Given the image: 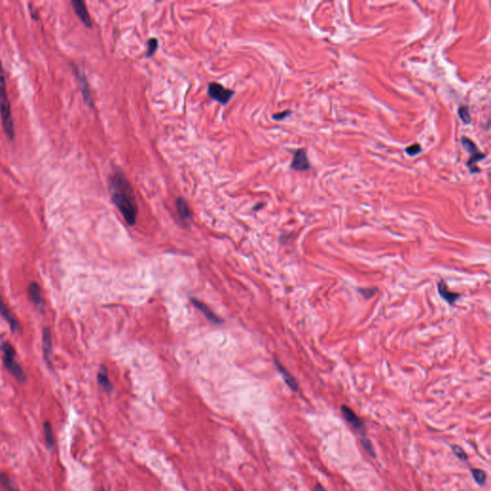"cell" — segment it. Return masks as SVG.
<instances>
[{
  "mask_svg": "<svg viewBox=\"0 0 491 491\" xmlns=\"http://www.w3.org/2000/svg\"><path fill=\"white\" fill-rule=\"evenodd\" d=\"M109 190L111 201L118 208L128 225L134 226L138 214L136 194L132 183L120 168H115L110 175Z\"/></svg>",
  "mask_w": 491,
  "mask_h": 491,
  "instance_id": "1",
  "label": "cell"
},
{
  "mask_svg": "<svg viewBox=\"0 0 491 491\" xmlns=\"http://www.w3.org/2000/svg\"><path fill=\"white\" fill-rule=\"evenodd\" d=\"M0 117H1V123H2L3 130L5 132V135L8 137L9 140L13 141L16 136V132L14 126V120L12 116L11 104L7 95V86H6L4 68L2 66L1 59H0Z\"/></svg>",
  "mask_w": 491,
  "mask_h": 491,
  "instance_id": "2",
  "label": "cell"
},
{
  "mask_svg": "<svg viewBox=\"0 0 491 491\" xmlns=\"http://www.w3.org/2000/svg\"><path fill=\"white\" fill-rule=\"evenodd\" d=\"M0 350L2 352L3 363L5 364L7 371L11 373L17 381L23 383L26 381V375L22 367L19 365L16 360V350L14 347L7 342H3L0 346Z\"/></svg>",
  "mask_w": 491,
  "mask_h": 491,
  "instance_id": "3",
  "label": "cell"
},
{
  "mask_svg": "<svg viewBox=\"0 0 491 491\" xmlns=\"http://www.w3.org/2000/svg\"><path fill=\"white\" fill-rule=\"evenodd\" d=\"M462 144H463L464 148L467 151V152L470 154V158H469V160H468L467 163H466L467 167L469 168L471 173H478V172H480V170L476 166V164L479 161L483 160L485 158V155L482 152H480L479 149H478V147H477V145L475 144L474 142L471 139H469L467 137H463Z\"/></svg>",
  "mask_w": 491,
  "mask_h": 491,
  "instance_id": "4",
  "label": "cell"
},
{
  "mask_svg": "<svg viewBox=\"0 0 491 491\" xmlns=\"http://www.w3.org/2000/svg\"><path fill=\"white\" fill-rule=\"evenodd\" d=\"M207 94L213 100L219 102L222 105H227L229 100L233 97L234 91L229 88H226L225 86H223L218 83H210L208 85Z\"/></svg>",
  "mask_w": 491,
  "mask_h": 491,
  "instance_id": "5",
  "label": "cell"
},
{
  "mask_svg": "<svg viewBox=\"0 0 491 491\" xmlns=\"http://www.w3.org/2000/svg\"><path fill=\"white\" fill-rule=\"evenodd\" d=\"M72 68H73V72L76 76V79L78 80V83L80 84V87H81V91H82V94H83V97H84V101H85L86 106H88L89 108H94V99H93V95H91V93H90V88H89V85H88V83H87V80L85 78V75L84 74V72L78 68L75 65H72Z\"/></svg>",
  "mask_w": 491,
  "mask_h": 491,
  "instance_id": "6",
  "label": "cell"
},
{
  "mask_svg": "<svg viewBox=\"0 0 491 491\" xmlns=\"http://www.w3.org/2000/svg\"><path fill=\"white\" fill-rule=\"evenodd\" d=\"M342 413L344 415V417L347 419V422L350 424L357 432L361 435L362 437H365V426L364 422L358 417V415L347 405H343L342 408Z\"/></svg>",
  "mask_w": 491,
  "mask_h": 491,
  "instance_id": "7",
  "label": "cell"
},
{
  "mask_svg": "<svg viewBox=\"0 0 491 491\" xmlns=\"http://www.w3.org/2000/svg\"><path fill=\"white\" fill-rule=\"evenodd\" d=\"M72 8L74 10L77 17L80 18V20L84 23V25L87 28L93 27V20L89 16V13L87 11V8L85 6V2L82 0H72L71 2Z\"/></svg>",
  "mask_w": 491,
  "mask_h": 491,
  "instance_id": "8",
  "label": "cell"
},
{
  "mask_svg": "<svg viewBox=\"0 0 491 491\" xmlns=\"http://www.w3.org/2000/svg\"><path fill=\"white\" fill-rule=\"evenodd\" d=\"M291 168L295 171H307L311 168V164L308 161L305 150L299 149L295 152L294 159L291 163Z\"/></svg>",
  "mask_w": 491,
  "mask_h": 491,
  "instance_id": "9",
  "label": "cell"
},
{
  "mask_svg": "<svg viewBox=\"0 0 491 491\" xmlns=\"http://www.w3.org/2000/svg\"><path fill=\"white\" fill-rule=\"evenodd\" d=\"M190 300H191L192 304L194 305L196 308H198V309L201 311V313H203V316H204V317H205V318H206V319H207L209 322H213V323H215V324H220V323L223 322V321H222V319H221L220 317H218L216 314L214 313V312L212 311L211 309H210V308H209L207 305L205 304L204 302H203V301H200L199 299H197V298H195V297L190 298Z\"/></svg>",
  "mask_w": 491,
  "mask_h": 491,
  "instance_id": "10",
  "label": "cell"
},
{
  "mask_svg": "<svg viewBox=\"0 0 491 491\" xmlns=\"http://www.w3.org/2000/svg\"><path fill=\"white\" fill-rule=\"evenodd\" d=\"M0 315L6 320V322H8L12 331L16 332L19 329V323L17 321V317L9 309L8 306L3 300L1 295H0Z\"/></svg>",
  "mask_w": 491,
  "mask_h": 491,
  "instance_id": "11",
  "label": "cell"
},
{
  "mask_svg": "<svg viewBox=\"0 0 491 491\" xmlns=\"http://www.w3.org/2000/svg\"><path fill=\"white\" fill-rule=\"evenodd\" d=\"M43 356L47 364L51 366V357H52V335L50 328L44 327L43 333Z\"/></svg>",
  "mask_w": 491,
  "mask_h": 491,
  "instance_id": "12",
  "label": "cell"
},
{
  "mask_svg": "<svg viewBox=\"0 0 491 491\" xmlns=\"http://www.w3.org/2000/svg\"><path fill=\"white\" fill-rule=\"evenodd\" d=\"M438 291H439V294L440 296L445 300L447 301L449 304L454 305L456 303L457 299L461 297V295L457 294V293H455V292H451L449 291L448 287L447 285L445 284L444 281H440L438 283Z\"/></svg>",
  "mask_w": 491,
  "mask_h": 491,
  "instance_id": "13",
  "label": "cell"
},
{
  "mask_svg": "<svg viewBox=\"0 0 491 491\" xmlns=\"http://www.w3.org/2000/svg\"><path fill=\"white\" fill-rule=\"evenodd\" d=\"M97 381H98V384L101 386L102 389L105 391L111 392L113 390V386H112L110 378H109L108 370H107L106 365H104V364H102L100 369H99V373L97 375Z\"/></svg>",
  "mask_w": 491,
  "mask_h": 491,
  "instance_id": "14",
  "label": "cell"
},
{
  "mask_svg": "<svg viewBox=\"0 0 491 491\" xmlns=\"http://www.w3.org/2000/svg\"><path fill=\"white\" fill-rule=\"evenodd\" d=\"M176 207H177V212H178V217L180 218V220L185 222V223H188V222L191 221L192 214H191L190 208L188 206V203L183 198H178L177 200V203H176Z\"/></svg>",
  "mask_w": 491,
  "mask_h": 491,
  "instance_id": "15",
  "label": "cell"
},
{
  "mask_svg": "<svg viewBox=\"0 0 491 491\" xmlns=\"http://www.w3.org/2000/svg\"><path fill=\"white\" fill-rule=\"evenodd\" d=\"M275 364L278 366V370L280 371V374L282 375L283 379L285 383L288 385L289 388L293 391H298V385L296 383V379L289 373L288 371L280 364V362L278 360H275Z\"/></svg>",
  "mask_w": 491,
  "mask_h": 491,
  "instance_id": "16",
  "label": "cell"
},
{
  "mask_svg": "<svg viewBox=\"0 0 491 491\" xmlns=\"http://www.w3.org/2000/svg\"><path fill=\"white\" fill-rule=\"evenodd\" d=\"M28 296H29V298L30 300L34 303L36 306H42L43 304V298H42V291H41V287L39 286L38 283L36 282H32L30 285H29V288H28Z\"/></svg>",
  "mask_w": 491,
  "mask_h": 491,
  "instance_id": "17",
  "label": "cell"
},
{
  "mask_svg": "<svg viewBox=\"0 0 491 491\" xmlns=\"http://www.w3.org/2000/svg\"><path fill=\"white\" fill-rule=\"evenodd\" d=\"M43 434H44V440H45V444H46V447L49 449V450H53L55 448V438H54V433H53V428H52V425H51L48 421H45L43 423Z\"/></svg>",
  "mask_w": 491,
  "mask_h": 491,
  "instance_id": "18",
  "label": "cell"
},
{
  "mask_svg": "<svg viewBox=\"0 0 491 491\" xmlns=\"http://www.w3.org/2000/svg\"><path fill=\"white\" fill-rule=\"evenodd\" d=\"M0 484L6 491H20L17 488V484H15L8 475L4 472H0Z\"/></svg>",
  "mask_w": 491,
  "mask_h": 491,
  "instance_id": "19",
  "label": "cell"
},
{
  "mask_svg": "<svg viewBox=\"0 0 491 491\" xmlns=\"http://www.w3.org/2000/svg\"><path fill=\"white\" fill-rule=\"evenodd\" d=\"M471 473H472L475 482L478 483L479 485H483L485 483L486 473L483 470L478 469V468H473L471 470Z\"/></svg>",
  "mask_w": 491,
  "mask_h": 491,
  "instance_id": "20",
  "label": "cell"
},
{
  "mask_svg": "<svg viewBox=\"0 0 491 491\" xmlns=\"http://www.w3.org/2000/svg\"><path fill=\"white\" fill-rule=\"evenodd\" d=\"M458 115H459V118L462 119V121L465 123V124H469L471 122V116H470V113H469V110L468 108L466 107V106H463L458 109Z\"/></svg>",
  "mask_w": 491,
  "mask_h": 491,
  "instance_id": "21",
  "label": "cell"
},
{
  "mask_svg": "<svg viewBox=\"0 0 491 491\" xmlns=\"http://www.w3.org/2000/svg\"><path fill=\"white\" fill-rule=\"evenodd\" d=\"M360 441H361V444L363 446V448L372 456V457H375V452H374V448H373V443L372 441H370L369 439H366L365 437H362L360 439Z\"/></svg>",
  "mask_w": 491,
  "mask_h": 491,
  "instance_id": "22",
  "label": "cell"
},
{
  "mask_svg": "<svg viewBox=\"0 0 491 491\" xmlns=\"http://www.w3.org/2000/svg\"><path fill=\"white\" fill-rule=\"evenodd\" d=\"M451 449H452L453 453L455 454V456H456L458 459H461L462 462H466V461H467L468 457H467V455H466L465 450L462 448L461 446H458V445H452V446H451Z\"/></svg>",
  "mask_w": 491,
  "mask_h": 491,
  "instance_id": "23",
  "label": "cell"
},
{
  "mask_svg": "<svg viewBox=\"0 0 491 491\" xmlns=\"http://www.w3.org/2000/svg\"><path fill=\"white\" fill-rule=\"evenodd\" d=\"M158 45H159V41L156 38H152L151 40H149L148 41V49H147L146 56L147 57H151V56H152L154 53L158 49Z\"/></svg>",
  "mask_w": 491,
  "mask_h": 491,
  "instance_id": "24",
  "label": "cell"
},
{
  "mask_svg": "<svg viewBox=\"0 0 491 491\" xmlns=\"http://www.w3.org/2000/svg\"><path fill=\"white\" fill-rule=\"evenodd\" d=\"M421 151H422V149H421L419 144L411 145L410 147H408L406 149L407 155L410 156V157H415L416 155H418L419 152H421Z\"/></svg>",
  "mask_w": 491,
  "mask_h": 491,
  "instance_id": "25",
  "label": "cell"
},
{
  "mask_svg": "<svg viewBox=\"0 0 491 491\" xmlns=\"http://www.w3.org/2000/svg\"><path fill=\"white\" fill-rule=\"evenodd\" d=\"M359 291H360V293H361V294L363 295V296H364V298H366V299H367V298H371V297H373V296H374V295H375V293L377 292V289H375V288L360 289Z\"/></svg>",
  "mask_w": 491,
  "mask_h": 491,
  "instance_id": "26",
  "label": "cell"
},
{
  "mask_svg": "<svg viewBox=\"0 0 491 491\" xmlns=\"http://www.w3.org/2000/svg\"><path fill=\"white\" fill-rule=\"evenodd\" d=\"M291 113V110H285L283 112H280V113H277L272 116L273 120H277V121H281L284 118H286L287 116H289V114Z\"/></svg>",
  "mask_w": 491,
  "mask_h": 491,
  "instance_id": "27",
  "label": "cell"
},
{
  "mask_svg": "<svg viewBox=\"0 0 491 491\" xmlns=\"http://www.w3.org/2000/svg\"><path fill=\"white\" fill-rule=\"evenodd\" d=\"M315 491H326V490H325V488H324V487L322 486V484H320V483H317V484L315 485Z\"/></svg>",
  "mask_w": 491,
  "mask_h": 491,
  "instance_id": "28",
  "label": "cell"
},
{
  "mask_svg": "<svg viewBox=\"0 0 491 491\" xmlns=\"http://www.w3.org/2000/svg\"><path fill=\"white\" fill-rule=\"evenodd\" d=\"M234 491H243V490H240V489H237V488H235V489H234Z\"/></svg>",
  "mask_w": 491,
  "mask_h": 491,
  "instance_id": "29",
  "label": "cell"
}]
</instances>
